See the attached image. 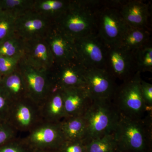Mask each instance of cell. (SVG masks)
I'll list each match as a JSON object with an SVG mask.
<instances>
[{
    "label": "cell",
    "instance_id": "6da1fadb",
    "mask_svg": "<svg viewBox=\"0 0 152 152\" xmlns=\"http://www.w3.org/2000/svg\"><path fill=\"white\" fill-rule=\"evenodd\" d=\"M102 1L70 2L66 10L58 18L57 28L74 40L97 34L96 12Z\"/></svg>",
    "mask_w": 152,
    "mask_h": 152
},
{
    "label": "cell",
    "instance_id": "7a4b0ae2",
    "mask_svg": "<svg viewBox=\"0 0 152 152\" xmlns=\"http://www.w3.org/2000/svg\"><path fill=\"white\" fill-rule=\"evenodd\" d=\"M152 111L143 118L120 115L113 134L119 152H148L152 142Z\"/></svg>",
    "mask_w": 152,
    "mask_h": 152
},
{
    "label": "cell",
    "instance_id": "3957f363",
    "mask_svg": "<svg viewBox=\"0 0 152 152\" xmlns=\"http://www.w3.org/2000/svg\"><path fill=\"white\" fill-rule=\"evenodd\" d=\"M141 74L140 72H137L117 86L112 101L121 115L139 118L152 111V109L147 107L142 96Z\"/></svg>",
    "mask_w": 152,
    "mask_h": 152
},
{
    "label": "cell",
    "instance_id": "277c9868",
    "mask_svg": "<svg viewBox=\"0 0 152 152\" xmlns=\"http://www.w3.org/2000/svg\"><path fill=\"white\" fill-rule=\"evenodd\" d=\"M83 116L88 141L113 133L120 115L112 100L96 99L93 101Z\"/></svg>",
    "mask_w": 152,
    "mask_h": 152
},
{
    "label": "cell",
    "instance_id": "5b68a950",
    "mask_svg": "<svg viewBox=\"0 0 152 152\" xmlns=\"http://www.w3.org/2000/svg\"><path fill=\"white\" fill-rule=\"evenodd\" d=\"M97 34L107 46L118 45L128 26L115 1H102L96 12Z\"/></svg>",
    "mask_w": 152,
    "mask_h": 152
},
{
    "label": "cell",
    "instance_id": "8992f818",
    "mask_svg": "<svg viewBox=\"0 0 152 152\" xmlns=\"http://www.w3.org/2000/svg\"><path fill=\"white\" fill-rule=\"evenodd\" d=\"M6 121L18 133L29 132L43 121L40 106L28 97L12 103Z\"/></svg>",
    "mask_w": 152,
    "mask_h": 152
},
{
    "label": "cell",
    "instance_id": "52a82bcc",
    "mask_svg": "<svg viewBox=\"0 0 152 152\" xmlns=\"http://www.w3.org/2000/svg\"><path fill=\"white\" fill-rule=\"evenodd\" d=\"M134 53L120 45L107 46L104 69L115 80H127L137 72Z\"/></svg>",
    "mask_w": 152,
    "mask_h": 152
},
{
    "label": "cell",
    "instance_id": "ba28073f",
    "mask_svg": "<svg viewBox=\"0 0 152 152\" xmlns=\"http://www.w3.org/2000/svg\"><path fill=\"white\" fill-rule=\"evenodd\" d=\"M76 59L86 69H104L107 45L97 34L74 40Z\"/></svg>",
    "mask_w": 152,
    "mask_h": 152
},
{
    "label": "cell",
    "instance_id": "9c48e42d",
    "mask_svg": "<svg viewBox=\"0 0 152 152\" xmlns=\"http://www.w3.org/2000/svg\"><path fill=\"white\" fill-rule=\"evenodd\" d=\"M23 138L33 149H56L65 141L60 123L41 122Z\"/></svg>",
    "mask_w": 152,
    "mask_h": 152
},
{
    "label": "cell",
    "instance_id": "30bf717a",
    "mask_svg": "<svg viewBox=\"0 0 152 152\" xmlns=\"http://www.w3.org/2000/svg\"><path fill=\"white\" fill-rule=\"evenodd\" d=\"M85 88L94 100L111 99L118 85L116 80L104 68L86 69Z\"/></svg>",
    "mask_w": 152,
    "mask_h": 152
},
{
    "label": "cell",
    "instance_id": "8fae6325",
    "mask_svg": "<svg viewBox=\"0 0 152 152\" xmlns=\"http://www.w3.org/2000/svg\"><path fill=\"white\" fill-rule=\"evenodd\" d=\"M20 73L29 97L40 105L56 86L52 78L45 70L36 67H25Z\"/></svg>",
    "mask_w": 152,
    "mask_h": 152
},
{
    "label": "cell",
    "instance_id": "7c38bea8",
    "mask_svg": "<svg viewBox=\"0 0 152 152\" xmlns=\"http://www.w3.org/2000/svg\"><path fill=\"white\" fill-rule=\"evenodd\" d=\"M119 9L125 23L128 26L151 30L149 3L140 0L122 1Z\"/></svg>",
    "mask_w": 152,
    "mask_h": 152
},
{
    "label": "cell",
    "instance_id": "4fadbf2b",
    "mask_svg": "<svg viewBox=\"0 0 152 152\" xmlns=\"http://www.w3.org/2000/svg\"><path fill=\"white\" fill-rule=\"evenodd\" d=\"M56 75L52 79L56 86L61 89L85 88L86 68L76 59L59 64Z\"/></svg>",
    "mask_w": 152,
    "mask_h": 152
},
{
    "label": "cell",
    "instance_id": "5bb4252c",
    "mask_svg": "<svg viewBox=\"0 0 152 152\" xmlns=\"http://www.w3.org/2000/svg\"><path fill=\"white\" fill-rule=\"evenodd\" d=\"M62 89L67 118L83 116L93 101L86 89L85 88Z\"/></svg>",
    "mask_w": 152,
    "mask_h": 152
},
{
    "label": "cell",
    "instance_id": "9a60e30c",
    "mask_svg": "<svg viewBox=\"0 0 152 152\" xmlns=\"http://www.w3.org/2000/svg\"><path fill=\"white\" fill-rule=\"evenodd\" d=\"M43 121L60 123L67 118L62 89L56 86L40 105Z\"/></svg>",
    "mask_w": 152,
    "mask_h": 152
},
{
    "label": "cell",
    "instance_id": "2e32d148",
    "mask_svg": "<svg viewBox=\"0 0 152 152\" xmlns=\"http://www.w3.org/2000/svg\"><path fill=\"white\" fill-rule=\"evenodd\" d=\"M50 47L59 64L76 58L74 40L57 27L50 39Z\"/></svg>",
    "mask_w": 152,
    "mask_h": 152
},
{
    "label": "cell",
    "instance_id": "e0dca14e",
    "mask_svg": "<svg viewBox=\"0 0 152 152\" xmlns=\"http://www.w3.org/2000/svg\"><path fill=\"white\" fill-rule=\"evenodd\" d=\"M0 87L12 103L28 97L26 87L20 73L14 72L4 76L0 83Z\"/></svg>",
    "mask_w": 152,
    "mask_h": 152
},
{
    "label": "cell",
    "instance_id": "ac0fdd59",
    "mask_svg": "<svg viewBox=\"0 0 152 152\" xmlns=\"http://www.w3.org/2000/svg\"><path fill=\"white\" fill-rule=\"evenodd\" d=\"M151 37L150 29L128 26L118 45L135 52L151 43Z\"/></svg>",
    "mask_w": 152,
    "mask_h": 152
},
{
    "label": "cell",
    "instance_id": "d6986e66",
    "mask_svg": "<svg viewBox=\"0 0 152 152\" xmlns=\"http://www.w3.org/2000/svg\"><path fill=\"white\" fill-rule=\"evenodd\" d=\"M60 125L65 141H87L86 125L83 116L66 118Z\"/></svg>",
    "mask_w": 152,
    "mask_h": 152
},
{
    "label": "cell",
    "instance_id": "ffe728a7",
    "mask_svg": "<svg viewBox=\"0 0 152 152\" xmlns=\"http://www.w3.org/2000/svg\"><path fill=\"white\" fill-rule=\"evenodd\" d=\"M86 152H119L113 133L87 141Z\"/></svg>",
    "mask_w": 152,
    "mask_h": 152
},
{
    "label": "cell",
    "instance_id": "44dd1931",
    "mask_svg": "<svg viewBox=\"0 0 152 152\" xmlns=\"http://www.w3.org/2000/svg\"><path fill=\"white\" fill-rule=\"evenodd\" d=\"M15 26L21 33L32 35L39 32L45 28V21L38 16L26 17L16 22Z\"/></svg>",
    "mask_w": 152,
    "mask_h": 152
},
{
    "label": "cell",
    "instance_id": "7402d4cb",
    "mask_svg": "<svg viewBox=\"0 0 152 152\" xmlns=\"http://www.w3.org/2000/svg\"><path fill=\"white\" fill-rule=\"evenodd\" d=\"M31 58L36 64L41 66L42 69L45 70L46 66L51 64L54 56L50 47L42 42H38L33 47Z\"/></svg>",
    "mask_w": 152,
    "mask_h": 152
},
{
    "label": "cell",
    "instance_id": "603a6c76",
    "mask_svg": "<svg viewBox=\"0 0 152 152\" xmlns=\"http://www.w3.org/2000/svg\"><path fill=\"white\" fill-rule=\"evenodd\" d=\"M135 59L137 72L141 73L152 72V46L151 43L135 52Z\"/></svg>",
    "mask_w": 152,
    "mask_h": 152
},
{
    "label": "cell",
    "instance_id": "cb8c5ba5",
    "mask_svg": "<svg viewBox=\"0 0 152 152\" xmlns=\"http://www.w3.org/2000/svg\"><path fill=\"white\" fill-rule=\"evenodd\" d=\"M16 22L15 17L11 12L0 10V44L10 39Z\"/></svg>",
    "mask_w": 152,
    "mask_h": 152
},
{
    "label": "cell",
    "instance_id": "d4e9b609",
    "mask_svg": "<svg viewBox=\"0 0 152 152\" xmlns=\"http://www.w3.org/2000/svg\"><path fill=\"white\" fill-rule=\"evenodd\" d=\"M24 138L17 137L0 146V152H33Z\"/></svg>",
    "mask_w": 152,
    "mask_h": 152
},
{
    "label": "cell",
    "instance_id": "484cf974",
    "mask_svg": "<svg viewBox=\"0 0 152 152\" xmlns=\"http://www.w3.org/2000/svg\"><path fill=\"white\" fill-rule=\"evenodd\" d=\"M18 133L7 121L0 120V146L18 137Z\"/></svg>",
    "mask_w": 152,
    "mask_h": 152
},
{
    "label": "cell",
    "instance_id": "4316f807",
    "mask_svg": "<svg viewBox=\"0 0 152 152\" xmlns=\"http://www.w3.org/2000/svg\"><path fill=\"white\" fill-rule=\"evenodd\" d=\"M86 140L65 141L58 149V152H86Z\"/></svg>",
    "mask_w": 152,
    "mask_h": 152
},
{
    "label": "cell",
    "instance_id": "83f0119b",
    "mask_svg": "<svg viewBox=\"0 0 152 152\" xmlns=\"http://www.w3.org/2000/svg\"><path fill=\"white\" fill-rule=\"evenodd\" d=\"M18 55L14 57L0 56V72L4 76L13 72Z\"/></svg>",
    "mask_w": 152,
    "mask_h": 152
},
{
    "label": "cell",
    "instance_id": "f1b7e54d",
    "mask_svg": "<svg viewBox=\"0 0 152 152\" xmlns=\"http://www.w3.org/2000/svg\"><path fill=\"white\" fill-rule=\"evenodd\" d=\"M18 45L11 38L0 44V56L14 57L18 55Z\"/></svg>",
    "mask_w": 152,
    "mask_h": 152
},
{
    "label": "cell",
    "instance_id": "f546056e",
    "mask_svg": "<svg viewBox=\"0 0 152 152\" xmlns=\"http://www.w3.org/2000/svg\"><path fill=\"white\" fill-rule=\"evenodd\" d=\"M12 103L0 87V120L6 121Z\"/></svg>",
    "mask_w": 152,
    "mask_h": 152
},
{
    "label": "cell",
    "instance_id": "4dcf8cb0",
    "mask_svg": "<svg viewBox=\"0 0 152 152\" xmlns=\"http://www.w3.org/2000/svg\"><path fill=\"white\" fill-rule=\"evenodd\" d=\"M140 88L145 103L149 109H152V85L142 79Z\"/></svg>",
    "mask_w": 152,
    "mask_h": 152
},
{
    "label": "cell",
    "instance_id": "1f68e13d",
    "mask_svg": "<svg viewBox=\"0 0 152 152\" xmlns=\"http://www.w3.org/2000/svg\"><path fill=\"white\" fill-rule=\"evenodd\" d=\"M25 2L21 0H5L0 1V10L10 11V10L21 7L25 5Z\"/></svg>",
    "mask_w": 152,
    "mask_h": 152
},
{
    "label": "cell",
    "instance_id": "d6a6232c",
    "mask_svg": "<svg viewBox=\"0 0 152 152\" xmlns=\"http://www.w3.org/2000/svg\"><path fill=\"white\" fill-rule=\"evenodd\" d=\"M39 7L41 10H43L49 11V12H52L54 13L52 7H51L50 5V4L48 1L42 2L40 4Z\"/></svg>",
    "mask_w": 152,
    "mask_h": 152
},
{
    "label": "cell",
    "instance_id": "836d02e7",
    "mask_svg": "<svg viewBox=\"0 0 152 152\" xmlns=\"http://www.w3.org/2000/svg\"><path fill=\"white\" fill-rule=\"evenodd\" d=\"M33 152H58L56 149H34Z\"/></svg>",
    "mask_w": 152,
    "mask_h": 152
},
{
    "label": "cell",
    "instance_id": "e575fe53",
    "mask_svg": "<svg viewBox=\"0 0 152 152\" xmlns=\"http://www.w3.org/2000/svg\"><path fill=\"white\" fill-rule=\"evenodd\" d=\"M3 77V76L2 75V74H1V73L0 72V83H1V81Z\"/></svg>",
    "mask_w": 152,
    "mask_h": 152
}]
</instances>
